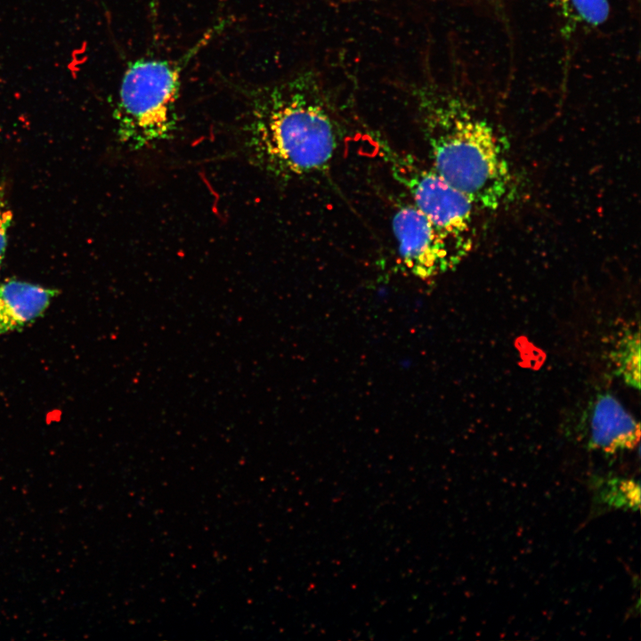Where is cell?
<instances>
[{"instance_id":"obj_6","label":"cell","mask_w":641,"mask_h":641,"mask_svg":"<svg viewBox=\"0 0 641 641\" xmlns=\"http://www.w3.org/2000/svg\"><path fill=\"white\" fill-rule=\"evenodd\" d=\"M586 439L590 449L604 453L631 450L640 439L639 423L615 396L601 394L589 409Z\"/></svg>"},{"instance_id":"obj_11","label":"cell","mask_w":641,"mask_h":641,"mask_svg":"<svg viewBox=\"0 0 641 641\" xmlns=\"http://www.w3.org/2000/svg\"><path fill=\"white\" fill-rule=\"evenodd\" d=\"M12 222V212L7 205L4 187L0 185V268L5 254L8 231Z\"/></svg>"},{"instance_id":"obj_2","label":"cell","mask_w":641,"mask_h":641,"mask_svg":"<svg viewBox=\"0 0 641 641\" xmlns=\"http://www.w3.org/2000/svg\"><path fill=\"white\" fill-rule=\"evenodd\" d=\"M416 107L430 166L476 207H499L514 183L505 147L491 125L463 100L442 91H418Z\"/></svg>"},{"instance_id":"obj_1","label":"cell","mask_w":641,"mask_h":641,"mask_svg":"<svg viewBox=\"0 0 641 641\" xmlns=\"http://www.w3.org/2000/svg\"><path fill=\"white\" fill-rule=\"evenodd\" d=\"M244 133L254 164L284 182L326 172L339 143L335 110L320 84L306 74L254 93Z\"/></svg>"},{"instance_id":"obj_4","label":"cell","mask_w":641,"mask_h":641,"mask_svg":"<svg viewBox=\"0 0 641 641\" xmlns=\"http://www.w3.org/2000/svg\"><path fill=\"white\" fill-rule=\"evenodd\" d=\"M372 137L394 179L406 189L412 204L428 217L462 260L473 245L474 201L430 166L398 151L377 133Z\"/></svg>"},{"instance_id":"obj_9","label":"cell","mask_w":641,"mask_h":641,"mask_svg":"<svg viewBox=\"0 0 641 641\" xmlns=\"http://www.w3.org/2000/svg\"><path fill=\"white\" fill-rule=\"evenodd\" d=\"M568 24L596 27L609 15L607 0H556Z\"/></svg>"},{"instance_id":"obj_5","label":"cell","mask_w":641,"mask_h":641,"mask_svg":"<svg viewBox=\"0 0 641 641\" xmlns=\"http://www.w3.org/2000/svg\"><path fill=\"white\" fill-rule=\"evenodd\" d=\"M392 230L401 263L418 278L446 272L461 261L447 239L412 203L399 204Z\"/></svg>"},{"instance_id":"obj_3","label":"cell","mask_w":641,"mask_h":641,"mask_svg":"<svg viewBox=\"0 0 641 641\" xmlns=\"http://www.w3.org/2000/svg\"><path fill=\"white\" fill-rule=\"evenodd\" d=\"M218 28L213 27L177 59L142 58L128 65L114 110L117 134L122 144L137 150L170 138L177 124L183 71Z\"/></svg>"},{"instance_id":"obj_8","label":"cell","mask_w":641,"mask_h":641,"mask_svg":"<svg viewBox=\"0 0 641 641\" xmlns=\"http://www.w3.org/2000/svg\"><path fill=\"white\" fill-rule=\"evenodd\" d=\"M618 375L634 388L640 386V342L637 333L624 336L612 354Z\"/></svg>"},{"instance_id":"obj_10","label":"cell","mask_w":641,"mask_h":641,"mask_svg":"<svg viewBox=\"0 0 641 641\" xmlns=\"http://www.w3.org/2000/svg\"><path fill=\"white\" fill-rule=\"evenodd\" d=\"M602 491H605L604 501L613 506H627L632 507L639 505V487L629 480H611L604 484Z\"/></svg>"},{"instance_id":"obj_7","label":"cell","mask_w":641,"mask_h":641,"mask_svg":"<svg viewBox=\"0 0 641 641\" xmlns=\"http://www.w3.org/2000/svg\"><path fill=\"white\" fill-rule=\"evenodd\" d=\"M58 290L11 279L0 284V336L20 330L41 317Z\"/></svg>"}]
</instances>
